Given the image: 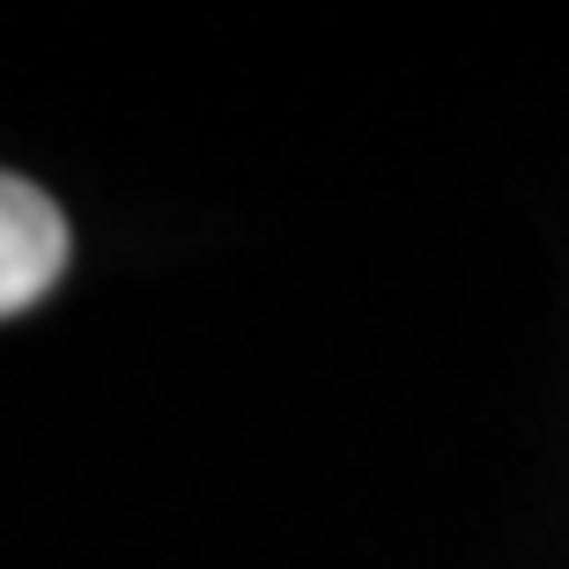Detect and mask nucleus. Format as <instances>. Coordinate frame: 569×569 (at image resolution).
Masks as SVG:
<instances>
[{
  "instance_id": "1",
  "label": "nucleus",
  "mask_w": 569,
  "mask_h": 569,
  "mask_svg": "<svg viewBox=\"0 0 569 569\" xmlns=\"http://www.w3.org/2000/svg\"><path fill=\"white\" fill-rule=\"evenodd\" d=\"M60 274H67V214L52 208V192L0 170V318L52 296Z\"/></svg>"
}]
</instances>
